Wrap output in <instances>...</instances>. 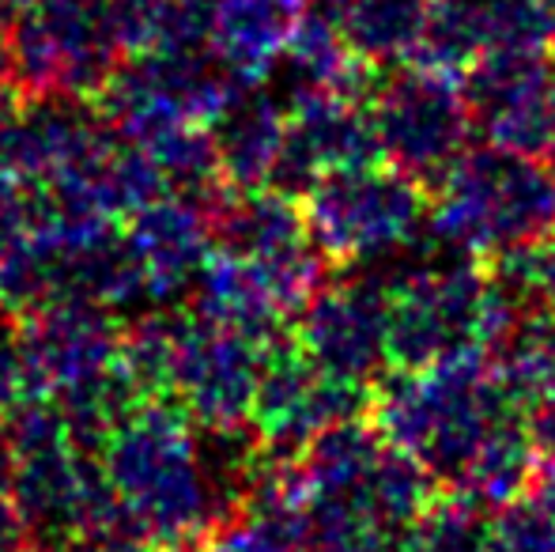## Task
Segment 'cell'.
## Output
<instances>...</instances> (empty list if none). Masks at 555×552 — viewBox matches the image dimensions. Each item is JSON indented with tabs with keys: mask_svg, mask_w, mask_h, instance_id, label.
I'll use <instances>...</instances> for the list:
<instances>
[{
	"mask_svg": "<svg viewBox=\"0 0 555 552\" xmlns=\"http://www.w3.org/2000/svg\"><path fill=\"white\" fill-rule=\"evenodd\" d=\"M302 541L318 552H397L431 503L427 470L356 416L325 427L295 470Z\"/></svg>",
	"mask_w": 555,
	"mask_h": 552,
	"instance_id": "cell-1",
	"label": "cell"
},
{
	"mask_svg": "<svg viewBox=\"0 0 555 552\" xmlns=\"http://www.w3.org/2000/svg\"><path fill=\"white\" fill-rule=\"evenodd\" d=\"M483 356L468 352L420 371L401 368L374 398V427L450 492H461L491 447L529 420L518 394Z\"/></svg>",
	"mask_w": 555,
	"mask_h": 552,
	"instance_id": "cell-2",
	"label": "cell"
},
{
	"mask_svg": "<svg viewBox=\"0 0 555 552\" xmlns=\"http://www.w3.org/2000/svg\"><path fill=\"white\" fill-rule=\"evenodd\" d=\"M435 239L465 258H495L555 235V167L537 155L483 144L439 178Z\"/></svg>",
	"mask_w": 555,
	"mask_h": 552,
	"instance_id": "cell-3",
	"label": "cell"
},
{
	"mask_svg": "<svg viewBox=\"0 0 555 552\" xmlns=\"http://www.w3.org/2000/svg\"><path fill=\"white\" fill-rule=\"evenodd\" d=\"M506 299L465 254L424 261L389 284V360L404 371L488 352Z\"/></svg>",
	"mask_w": 555,
	"mask_h": 552,
	"instance_id": "cell-4",
	"label": "cell"
},
{
	"mask_svg": "<svg viewBox=\"0 0 555 552\" xmlns=\"http://www.w3.org/2000/svg\"><path fill=\"white\" fill-rule=\"evenodd\" d=\"M111 492L121 523L155 541H182L208 518V480L185 432L167 413H140L117 432Z\"/></svg>",
	"mask_w": 555,
	"mask_h": 552,
	"instance_id": "cell-5",
	"label": "cell"
},
{
	"mask_svg": "<svg viewBox=\"0 0 555 552\" xmlns=\"http://www.w3.org/2000/svg\"><path fill=\"white\" fill-rule=\"evenodd\" d=\"M424 182L401 167H348L310 185L307 228L333 261H378L404 251L424 228Z\"/></svg>",
	"mask_w": 555,
	"mask_h": 552,
	"instance_id": "cell-6",
	"label": "cell"
},
{
	"mask_svg": "<svg viewBox=\"0 0 555 552\" xmlns=\"http://www.w3.org/2000/svg\"><path fill=\"white\" fill-rule=\"evenodd\" d=\"M117 57L106 0H30L12 23V73L46 95L106 88Z\"/></svg>",
	"mask_w": 555,
	"mask_h": 552,
	"instance_id": "cell-7",
	"label": "cell"
},
{
	"mask_svg": "<svg viewBox=\"0 0 555 552\" xmlns=\"http://www.w3.org/2000/svg\"><path fill=\"white\" fill-rule=\"evenodd\" d=\"M382 155L412 178H442L468 152L473 114L465 91L439 68H409L378 88L371 106Z\"/></svg>",
	"mask_w": 555,
	"mask_h": 552,
	"instance_id": "cell-8",
	"label": "cell"
},
{
	"mask_svg": "<svg viewBox=\"0 0 555 552\" xmlns=\"http://www.w3.org/2000/svg\"><path fill=\"white\" fill-rule=\"evenodd\" d=\"M465 103L473 129L506 152L548 159L555 129V65L548 53H483L468 65Z\"/></svg>",
	"mask_w": 555,
	"mask_h": 552,
	"instance_id": "cell-9",
	"label": "cell"
},
{
	"mask_svg": "<svg viewBox=\"0 0 555 552\" xmlns=\"http://www.w3.org/2000/svg\"><path fill=\"white\" fill-rule=\"evenodd\" d=\"M302 352L348 383H366L389 360V284L348 280L302 307Z\"/></svg>",
	"mask_w": 555,
	"mask_h": 552,
	"instance_id": "cell-10",
	"label": "cell"
},
{
	"mask_svg": "<svg viewBox=\"0 0 555 552\" xmlns=\"http://www.w3.org/2000/svg\"><path fill=\"white\" fill-rule=\"evenodd\" d=\"M363 383L322 371L307 352L269 356L254 394L261 435L276 447H310L325 427L363 409Z\"/></svg>",
	"mask_w": 555,
	"mask_h": 552,
	"instance_id": "cell-11",
	"label": "cell"
},
{
	"mask_svg": "<svg viewBox=\"0 0 555 552\" xmlns=\"http://www.w3.org/2000/svg\"><path fill=\"white\" fill-rule=\"evenodd\" d=\"M382 155L371 111L356 95H307L292 99L284 147L276 159V178L284 190L322 182L333 170L363 167Z\"/></svg>",
	"mask_w": 555,
	"mask_h": 552,
	"instance_id": "cell-12",
	"label": "cell"
},
{
	"mask_svg": "<svg viewBox=\"0 0 555 552\" xmlns=\"http://www.w3.org/2000/svg\"><path fill=\"white\" fill-rule=\"evenodd\" d=\"M307 0H205L208 46L238 84H257L280 65Z\"/></svg>",
	"mask_w": 555,
	"mask_h": 552,
	"instance_id": "cell-13",
	"label": "cell"
},
{
	"mask_svg": "<svg viewBox=\"0 0 555 552\" xmlns=\"http://www.w3.org/2000/svg\"><path fill=\"white\" fill-rule=\"evenodd\" d=\"M284 129L287 114L257 84H238V91H231L223 111L216 114L212 144L223 175L242 185L272 178L284 147Z\"/></svg>",
	"mask_w": 555,
	"mask_h": 552,
	"instance_id": "cell-14",
	"label": "cell"
},
{
	"mask_svg": "<svg viewBox=\"0 0 555 552\" xmlns=\"http://www.w3.org/2000/svg\"><path fill=\"white\" fill-rule=\"evenodd\" d=\"M333 12L351 53L374 65L416 57L431 23L427 0H340Z\"/></svg>",
	"mask_w": 555,
	"mask_h": 552,
	"instance_id": "cell-15",
	"label": "cell"
},
{
	"mask_svg": "<svg viewBox=\"0 0 555 552\" xmlns=\"http://www.w3.org/2000/svg\"><path fill=\"white\" fill-rule=\"evenodd\" d=\"M147 284H182L208 261V235L201 216L185 201L178 205H144V216L132 235Z\"/></svg>",
	"mask_w": 555,
	"mask_h": 552,
	"instance_id": "cell-16",
	"label": "cell"
},
{
	"mask_svg": "<svg viewBox=\"0 0 555 552\" xmlns=\"http://www.w3.org/2000/svg\"><path fill=\"white\" fill-rule=\"evenodd\" d=\"M121 53L167 42H208L205 0H106Z\"/></svg>",
	"mask_w": 555,
	"mask_h": 552,
	"instance_id": "cell-17",
	"label": "cell"
},
{
	"mask_svg": "<svg viewBox=\"0 0 555 552\" xmlns=\"http://www.w3.org/2000/svg\"><path fill=\"white\" fill-rule=\"evenodd\" d=\"M488 526L480 503L450 492L446 500L427 503L397 552H483Z\"/></svg>",
	"mask_w": 555,
	"mask_h": 552,
	"instance_id": "cell-18",
	"label": "cell"
},
{
	"mask_svg": "<svg viewBox=\"0 0 555 552\" xmlns=\"http://www.w3.org/2000/svg\"><path fill=\"white\" fill-rule=\"evenodd\" d=\"M483 552H555V511L544 496H518L499 508Z\"/></svg>",
	"mask_w": 555,
	"mask_h": 552,
	"instance_id": "cell-19",
	"label": "cell"
},
{
	"mask_svg": "<svg viewBox=\"0 0 555 552\" xmlns=\"http://www.w3.org/2000/svg\"><path fill=\"white\" fill-rule=\"evenodd\" d=\"M299 541H302L299 515L276 508V503H264L257 511V518L220 534L212 552H295Z\"/></svg>",
	"mask_w": 555,
	"mask_h": 552,
	"instance_id": "cell-20",
	"label": "cell"
},
{
	"mask_svg": "<svg viewBox=\"0 0 555 552\" xmlns=\"http://www.w3.org/2000/svg\"><path fill=\"white\" fill-rule=\"evenodd\" d=\"M20 378H27V371H23V341L0 322V401L12 398Z\"/></svg>",
	"mask_w": 555,
	"mask_h": 552,
	"instance_id": "cell-21",
	"label": "cell"
},
{
	"mask_svg": "<svg viewBox=\"0 0 555 552\" xmlns=\"http://www.w3.org/2000/svg\"><path fill=\"white\" fill-rule=\"evenodd\" d=\"M23 549V515L20 508L0 503V552H20Z\"/></svg>",
	"mask_w": 555,
	"mask_h": 552,
	"instance_id": "cell-22",
	"label": "cell"
},
{
	"mask_svg": "<svg viewBox=\"0 0 555 552\" xmlns=\"http://www.w3.org/2000/svg\"><path fill=\"white\" fill-rule=\"evenodd\" d=\"M544 500L552 503V511H555V462H552V477H548V485H544Z\"/></svg>",
	"mask_w": 555,
	"mask_h": 552,
	"instance_id": "cell-23",
	"label": "cell"
},
{
	"mask_svg": "<svg viewBox=\"0 0 555 552\" xmlns=\"http://www.w3.org/2000/svg\"><path fill=\"white\" fill-rule=\"evenodd\" d=\"M20 552H53V549H46V545H38V549H20Z\"/></svg>",
	"mask_w": 555,
	"mask_h": 552,
	"instance_id": "cell-24",
	"label": "cell"
},
{
	"mask_svg": "<svg viewBox=\"0 0 555 552\" xmlns=\"http://www.w3.org/2000/svg\"><path fill=\"white\" fill-rule=\"evenodd\" d=\"M30 4V0H12V8H27Z\"/></svg>",
	"mask_w": 555,
	"mask_h": 552,
	"instance_id": "cell-25",
	"label": "cell"
}]
</instances>
